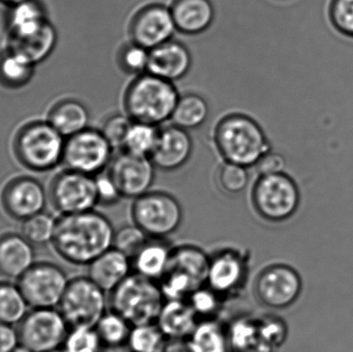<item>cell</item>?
Returning <instances> with one entry per match:
<instances>
[{"mask_svg": "<svg viewBox=\"0 0 353 352\" xmlns=\"http://www.w3.org/2000/svg\"><path fill=\"white\" fill-rule=\"evenodd\" d=\"M232 352H275L259 333L257 318H241L228 328Z\"/></svg>", "mask_w": 353, "mask_h": 352, "instance_id": "cell-29", "label": "cell"}, {"mask_svg": "<svg viewBox=\"0 0 353 352\" xmlns=\"http://www.w3.org/2000/svg\"><path fill=\"white\" fill-rule=\"evenodd\" d=\"M303 291L298 271L284 264H274L263 269L254 283L255 298L261 305L272 310H282L294 305Z\"/></svg>", "mask_w": 353, "mask_h": 352, "instance_id": "cell-13", "label": "cell"}, {"mask_svg": "<svg viewBox=\"0 0 353 352\" xmlns=\"http://www.w3.org/2000/svg\"><path fill=\"white\" fill-rule=\"evenodd\" d=\"M220 189L230 196L242 194L249 183L248 169L236 163H224L218 171Z\"/></svg>", "mask_w": 353, "mask_h": 352, "instance_id": "cell-39", "label": "cell"}, {"mask_svg": "<svg viewBox=\"0 0 353 352\" xmlns=\"http://www.w3.org/2000/svg\"><path fill=\"white\" fill-rule=\"evenodd\" d=\"M150 238L137 225H126L115 231L113 247L132 260Z\"/></svg>", "mask_w": 353, "mask_h": 352, "instance_id": "cell-40", "label": "cell"}, {"mask_svg": "<svg viewBox=\"0 0 353 352\" xmlns=\"http://www.w3.org/2000/svg\"><path fill=\"white\" fill-rule=\"evenodd\" d=\"M155 169L150 157L121 151L112 159L108 174L115 182L122 198L136 200L150 191L155 179Z\"/></svg>", "mask_w": 353, "mask_h": 352, "instance_id": "cell-15", "label": "cell"}, {"mask_svg": "<svg viewBox=\"0 0 353 352\" xmlns=\"http://www.w3.org/2000/svg\"><path fill=\"white\" fill-rule=\"evenodd\" d=\"M132 329V324L113 310L107 312L95 326L101 342L109 349L128 345Z\"/></svg>", "mask_w": 353, "mask_h": 352, "instance_id": "cell-33", "label": "cell"}, {"mask_svg": "<svg viewBox=\"0 0 353 352\" xmlns=\"http://www.w3.org/2000/svg\"><path fill=\"white\" fill-rule=\"evenodd\" d=\"M159 126L143 122H132L125 142L123 150L139 156L150 157L159 138Z\"/></svg>", "mask_w": 353, "mask_h": 352, "instance_id": "cell-34", "label": "cell"}, {"mask_svg": "<svg viewBox=\"0 0 353 352\" xmlns=\"http://www.w3.org/2000/svg\"><path fill=\"white\" fill-rule=\"evenodd\" d=\"M192 151V138L189 132L171 124L159 130V138L150 158L157 169L176 171L188 163Z\"/></svg>", "mask_w": 353, "mask_h": 352, "instance_id": "cell-19", "label": "cell"}, {"mask_svg": "<svg viewBox=\"0 0 353 352\" xmlns=\"http://www.w3.org/2000/svg\"><path fill=\"white\" fill-rule=\"evenodd\" d=\"M171 8L176 30L185 34H199L214 21L215 10L211 0H174Z\"/></svg>", "mask_w": 353, "mask_h": 352, "instance_id": "cell-24", "label": "cell"}, {"mask_svg": "<svg viewBox=\"0 0 353 352\" xmlns=\"http://www.w3.org/2000/svg\"><path fill=\"white\" fill-rule=\"evenodd\" d=\"M209 105L203 96L194 93L180 95L171 122L183 130H197L209 117Z\"/></svg>", "mask_w": 353, "mask_h": 352, "instance_id": "cell-30", "label": "cell"}, {"mask_svg": "<svg viewBox=\"0 0 353 352\" xmlns=\"http://www.w3.org/2000/svg\"><path fill=\"white\" fill-rule=\"evenodd\" d=\"M65 138L48 120L23 124L12 140V152L19 163L33 172H49L62 163Z\"/></svg>", "mask_w": 353, "mask_h": 352, "instance_id": "cell-4", "label": "cell"}, {"mask_svg": "<svg viewBox=\"0 0 353 352\" xmlns=\"http://www.w3.org/2000/svg\"><path fill=\"white\" fill-rule=\"evenodd\" d=\"M51 23L41 0H25L8 6L4 16L8 45H18L33 39Z\"/></svg>", "mask_w": 353, "mask_h": 352, "instance_id": "cell-18", "label": "cell"}, {"mask_svg": "<svg viewBox=\"0 0 353 352\" xmlns=\"http://www.w3.org/2000/svg\"><path fill=\"white\" fill-rule=\"evenodd\" d=\"M113 151L101 130L88 127L65 138L61 165L64 169L95 177L109 167Z\"/></svg>", "mask_w": 353, "mask_h": 352, "instance_id": "cell-9", "label": "cell"}, {"mask_svg": "<svg viewBox=\"0 0 353 352\" xmlns=\"http://www.w3.org/2000/svg\"><path fill=\"white\" fill-rule=\"evenodd\" d=\"M88 267L89 278L105 293H112L132 274V262L125 254L112 247Z\"/></svg>", "mask_w": 353, "mask_h": 352, "instance_id": "cell-22", "label": "cell"}, {"mask_svg": "<svg viewBox=\"0 0 353 352\" xmlns=\"http://www.w3.org/2000/svg\"><path fill=\"white\" fill-rule=\"evenodd\" d=\"M110 295V305L132 327L157 322L165 303L159 283L132 273Z\"/></svg>", "mask_w": 353, "mask_h": 352, "instance_id": "cell-5", "label": "cell"}, {"mask_svg": "<svg viewBox=\"0 0 353 352\" xmlns=\"http://www.w3.org/2000/svg\"><path fill=\"white\" fill-rule=\"evenodd\" d=\"M101 342L95 328L77 327L70 328L61 351L63 352H103Z\"/></svg>", "mask_w": 353, "mask_h": 352, "instance_id": "cell-37", "label": "cell"}, {"mask_svg": "<svg viewBox=\"0 0 353 352\" xmlns=\"http://www.w3.org/2000/svg\"><path fill=\"white\" fill-rule=\"evenodd\" d=\"M113 225L97 211L61 215L56 223L53 246L56 253L74 266H89L113 247Z\"/></svg>", "mask_w": 353, "mask_h": 352, "instance_id": "cell-1", "label": "cell"}, {"mask_svg": "<svg viewBox=\"0 0 353 352\" xmlns=\"http://www.w3.org/2000/svg\"><path fill=\"white\" fill-rule=\"evenodd\" d=\"M14 352H32L31 351H29V349H25V347L23 346H19L18 349H16Z\"/></svg>", "mask_w": 353, "mask_h": 352, "instance_id": "cell-50", "label": "cell"}, {"mask_svg": "<svg viewBox=\"0 0 353 352\" xmlns=\"http://www.w3.org/2000/svg\"><path fill=\"white\" fill-rule=\"evenodd\" d=\"M22 1H25V0H0V4H3L8 8V6H14V4L20 3Z\"/></svg>", "mask_w": 353, "mask_h": 352, "instance_id": "cell-49", "label": "cell"}, {"mask_svg": "<svg viewBox=\"0 0 353 352\" xmlns=\"http://www.w3.org/2000/svg\"><path fill=\"white\" fill-rule=\"evenodd\" d=\"M179 97L173 82L145 72L126 89L124 109L132 121L159 126L171 120Z\"/></svg>", "mask_w": 353, "mask_h": 352, "instance_id": "cell-3", "label": "cell"}, {"mask_svg": "<svg viewBox=\"0 0 353 352\" xmlns=\"http://www.w3.org/2000/svg\"><path fill=\"white\" fill-rule=\"evenodd\" d=\"M172 250L163 240L149 239L132 260L134 273L159 282L169 268Z\"/></svg>", "mask_w": 353, "mask_h": 352, "instance_id": "cell-27", "label": "cell"}, {"mask_svg": "<svg viewBox=\"0 0 353 352\" xmlns=\"http://www.w3.org/2000/svg\"><path fill=\"white\" fill-rule=\"evenodd\" d=\"M20 346L18 330L0 322V352H14Z\"/></svg>", "mask_w": 353, "mask_h": 352, "instance_id": "cell-47", "label": "cell"}, {"mask_svg": "<svg viewBox=\"0 0 353 352\" xmlns=\"http://www.w3.org/2000/svg\"><path fill=\"white\" fill-rule=\"evenodd\" d=\"M105 291L88 276L70 279L58 309L70 328H95L107 313Z\"/></svg>", "mask_w": 353, "mask_h": 352, "instance_id": "cell-10", "label": "cell"}, {"mask_svg": "<svg viewBox=\"0 0 353 352\" xmlns=\"http://www.w3.org/2000/svg\"><path fill=\"white\" fill-rule=\"evenodd\" d=\"M216 147L226 163L254 167L271 151L263 127L249 116L232 114L220 120L214 134Z\"/></svg>", "mask_w": 353, "mask_h": 352, "instance_id": "cell-2", "label": "cell"}, {"mask_svg": "<svg viewBox=\"0 0 353 352\" xmlns=\"http://www.w3.org/2000/svg\"><path fill=\"white\" fill-rule=\"evenodd\" d=\"M176 30L171 8L159 3L141 8L130 24L132 41L148 50L171 41Z\"/></svg>", "mask_w": 353, "mask_h": 352, "instance_id": "cell-17", "label": "cell"}, {"mask_svg": "<svg viewBox=\"0 0 353 352\" xmlns=\"http://www.w3.org/2000/svg\"><path fill=\"white\" fill-rule=\"evenodd\" d=\"M49 196L54 208L61 215L88 212L99 205L95 177L70 169H64L55 176Z\"/></svg>", "mask_w": 353, "mask_h": 352, "instance_id": "cell-12", "label": "cell"}, {"mask_svg": "<svg viewBox=\"0 0 353 352\" xmlns=\"http://www.w3.org/2000/svg\"><path fill=\"white\" fill-rule=\"evenodd\" d=\"M47 120L68 138L88 128L90 114L86 105L78 99H65L52 105Z\"/></svg>", "mask_w": 353, "mask_h": 352, "instance_id": "cell-25", "label": "cell"}, {"mask_svg": "<svg viewBox=\"0 0 353 352\" xmlns=\"http://www.w3.org/2000/svg\"><path fill=\"white\" fill-rule=\"evenodd\" d=\"M187 300H170L163 304L157 326L168 340L189 339L199 322Z\"/></svg>", "mask_w": 353, "mask_h": 352, "instance_id": "cell-23", "label": "cell"}, {"mask_svg": "<svg viewBox=\"0 0 353 352\" xmlns=\"http://www.w3.org/2000/svg\"><path fill=\"white\" fill-rule=\"evenodd\" d=\"M48 194L39 180L29 176H18L6 182L0 194L4 213L16 221L27 220L43 212Z\"/></svg>", "mask_w": 353, "mask_h": 352, "instance_id": "cell-14", "label": "cell"}, {"mask_svg": "<svg viewBox=\"0 0 353 352\" xmlns=\"http://www.w3.org/2000/svg\"><path fill=\"white\" fill-rule=\"evenodd\" d=\"M53 352H63L61 351V349H59V351H53Z\"/></svg>", "mask_w": 353, "mask_h": 352, "instance_id": "cell-51", "label": "cell"}, {"mask_svg": "<svg viewBox=\"0 0 353 352\" xmlns=\"http://www.w3.org/2000/svg\"><path fill=\"white\" fill-rule=\"evenodd\" d=\"M257 214L270 222H283L292 218L301 203L296 182L286 173L259 176L252 192Z\"/></svg>", "mask_w": 353, "mask_h": 352, "instance_id": "cell-6", "label": "cell"}, {"mask_svg": "<svg viewBox=\"0 0 353 352\" xmlns=\"http://www.w3.org/2000/svg\"><path fill=\"white\" fill-rule=\"evenodd\" d=\"M259 333L267 344L277 351L285 343L288 339V324L283 318L269 314V315L257 318Z\"/></svg>", "mask_w": 353, "mask_h": 352, "instance_id": "cell-42", "label": "cell"}, {"mask_svg": "<svg viewBox=\"0 0 353 352\" xmlns=\"http://www.w3.org/2000/svg\"><path fill=\"white\" fill-rule=\"evenodd\" d=\"M189 305L196 314L197 318L203 320H212L219 313L222 303L225 300L220 297L216 291L208 285L195 289L188 299Z\"/></svg>", "mask_w": 353, "mask_h": 352, "instance_id": "cell-38", "label": "cell"}, {"mask_svg": "<svg viewBox=\"0 0 353 352\" xmlns=\"http://www.w3.org/2000/svg\"><path fill=\"white\" fill-rule=\"evenodd\" d=\"M327 14L337 32L353 39V0H331Z\"/></svg>", "mask_w": 353, "mask_h": 352, "instance_id": "cell-43", "label": "cell"}, {"mask_svg": "<svg viewBox=\"0 0 353 352\" xmlns=\"http://www.w3.org/2000/svg\"><path fill=\"white\" fill-rule=\"evenodd\" d=\"M95 182H97L99 204L103 205V206H112V205L117 204L121 200V194L108 172L105 173L103 172L99 175L95 176Z\"/></svg>", "mask_w": 353, "mask_h": 352, "instance_id": "cell-45", "label": "cell"}, {"mask_svg": "<svg viewBox=\"0 0 353 352\" xmlns=\"http://www.w3.org/2000/svg\"><path fill=\"white\" fill-rule=\"evenodd\" d=\"M161 352H197L190 339L168 340Z\"/></svg>", "mask_w": 353, "mask_h": 352, "instance_id": "cell-48", "label": "cell"}, {"mask_svg": "<svg viewBox=\"0 0 353 352\" xmlns=\"http://www.w3.org/2000/svg\"><path fill=\"white\" fill-rule=\"evenodd\" d=\"M65 271L49 262H35L17 284L31 308H58L70 284Z\"/></svg>", "mask_w": 353, "mask_h": 352, "instance_id": "cell-11", "label": "cell"}, {"mask_svg": "<svg viewBox=\"0 0 353 352\" xmlns=\"http://www.w3.org/2000/svg\"><path fill=\"white\" fill-rule=\"evenodd\" d=\"M35 262L34 246L22 234L0 235V276L18 280Z\"/></svg>", "mask_w": 353, "mask_h": 352, "instance_id": "cell-21", "label": "cell"}, {"mask_svg": "<svg viewBox=\"0 0 353 352\" xmlns=\"http://www.w3.org/2000/svg\"><path fill=\"white\" fill-rule=\"evenodd\" d=\"M29 305L18 284L0 281V322L18 326L28 313Z\"/></svg>", "mask_w": 353, "mask_h": 352, "instance_id": "cell-32", "label": "cell"}, {"mask_svg": "<svg viewBox=\"0 0 353 352\" xmlns=\"http://www.w3.org/2000/svg\"><path fill=\"white\" fill-rule=\"evenodd\" d=\"M168 339L157 322L132 327L128 346L132 352H161Z\"/></svg>", "mask_w": 353, "mask_h": 352, "instance_id": "cell-35", "label": "cell"}, {"mask_svg": "<svg viewBox=\"0 0 353 352\" xmlns=\"http://www.w3.org/2000/svg\"><path fill=\"white\" fill-rule=\"evenodd\" d=\"M149 50L132 41L122 47L119 52V65L128 74H140L147 72Z\"/></svg>", "mask_w": 353, "mask_h": 352, "instance_id": "cell-41", "label": "cell"}, {"mask_svg": "<svg viewBox=\"0 0 353 352\" xmlns=\"http://www.w3.org/2000/svg\"><path fill=\"white\" fill-rule=\"evenodd\" d=\"M35 65L16 50L0 52V86L16 90L27 86L35 74Z\"/></svg>", "mask_w": 353, "mask_h": 352, "instance_id": "cell-28", "label": "cell"}, {"mask_svg": "<svg viewBox=\"0 0 353 352\" xmlns=\"http://www.w3.org/2000/svg\"><path fill=\"white\" fill-rule=\"evenodd\" d=\"M17 330L21 346L32 352H53L62 349L70 327L59 309L32 308Z\"/></svg>", "mask_w": 353, "mask_h": 352, "instance_id": "cell-8", "label": "cell"}, {"mask_svg": "<svg viewBox=\"0 0 353 352\" xmlns=\"http://www.w3.org/2000/svg\"><path fill=\"white\" fill-rule=\"evenodd\" d=\"M191 64L192 57L188 48L171 39L149 50L147 72L174 83L188 74Z\"/></svg>", "mask_w": 353, "mask_h": 352, "instance_id": "cell-20", "label": "cell"}, {"mask_svg": "<svg viewBox=\"0 0 353 352\" xmlns=\"http://www.w3.org/2000/svg\"><path fill=\"white\" fill-rule=\"evenodd\" d=\"M285 165V159L281 154L270 151L259 159L254 167L259 176H269L283 173Z\"/></svg>", "mask_w": 353, "mask_h": 352, "instance_id": "cell-46", "label": "cell"}, {"mask_svg": "<svg viewBox=\"0 0 353 352\" xmlns=\"http://www.w3.org/2000/svg\"><path fill=\"white\" fill-rule=\"evenodd\" d=\"M132 122L134 121L128 115L122 114L110 116L103 122L101 132L114 150H123L124 142Z\"/></svg>", "mask_w": 353, "mask_h": 352, "instance_id": "cell-44", "label": "cell"}, {"mask_svg": "<svg viewBox=\"0 0 353 352\" xmlns=\"http://www.w3.org/2000/svg\"><path fill=\"white\" fill-rule=\"evenodd\" d=\"M246 254L225 248L210 256L207 285L224 300L236 297L243 291L248 277Z\"/></svg>", "mask_w": 353, "mask_h": 352, "instance_id": "cell-16", "label": "cell"}, {"mask_svg": "<svg viewBox=\"0 0 353 352\" xmlns=\"http://www.w3.org/2000/svg\"><path fill=\"white\" fill-rule=\"evenodd\" d=\"M132 217L134 225L150 239L163 240L173 235L182 225L183 210L171 194L149 191L134 200Z\"/></svg>", "mask_w": 353, "mask_h": 352, "instance_id": "cell-7", "label": "cell"}, {"mask_svg": "<svg viewBox=\"0 0 353 352\" xmlns=\"http://www.w3.org/2000/svg\"><path fill=\"white\" fill-rule=\"evenodd\" d=\"M189 339L197 352H232L228 328L216 318L199 320Z\"/></svg>", "mask_w": 353, "mask_h": 352, "instance_id": "cell-31", "label": "cell"}, {"mask_svg": "<svg viewBox=\"0 0 353 352\" xmlns=\"http://www.w3.org/2000/svg\"><path fill=\"white\" fill-rule=\"evenodd\" d=\"M56 223L57 219L43 211L23 221L21 234L33 246H46L53 242Z\"/></svg>", "mask_w": 353, "mask_h": 352, "instance_id": "cell-36", "label": "cell"}, {"mask_svg": "<svg viewBox=\"0 0 353 352\" xmlns=\"http://www.w3.org/2000/svg\"><path fill=\"white\" fill-rule=\"evenodd\" d=\"M209 266L210 256L203 249L196 246L183 245L172 250L168 270L184 275L199 289L207 285Z\"/></svg>", "mask_w": 353, "mask_h": 352, "instance_id": "cell-26", "label": "cell"}]
</instances>
